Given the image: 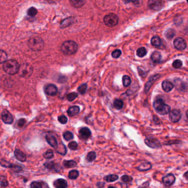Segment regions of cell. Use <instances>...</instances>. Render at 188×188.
Wrapping results in <instances>:
<instances>
[{
	"mask_svg": "<svg viewBox=\"0 0 188 188\" xmlns=\"http://www.w3.org/2000/svg\"><path fill=\"white\" fill-rule=\"evenodd\" d=\"M184 177H185L186 179L188 180V171L185 172L184 174Z\"/></svg>",
	"mask_w": 188,
	"mask_h": 188,
	"instance_id": "cell-53",
	"label": "cell"
},
{
	"mask_svg": "<svg viewBox=\"0 0 188 188\" xmlns=\"http://www.w3.org/2000/svg\"><path fill=\"white\" fill-rule=\"evenodd\" d=\"M174 45L177 50H183L186 48V42L182 38H177L174 40Z\"/></svg>",
	"mask_w": 188,
	"mask_h": 188,
	"instance_id": "cell-11",
	"label": "cell"
},
{
	"mask_svg": "<svg viewBox=\"0 0 188 188\" xmlns=\"http://www.w3.org/2000/svg\"><path fill=\"white\" fill-rule=\"evenodd\" d=\"M151 60L152 61L156 64H160L162 60V56L159 52L154 51L152 54Z\"/></svg>",
	"mask_w": 188,
	"mask_h": 188,
	"instance_id": "cell-22",
	"label": "cell"
},
{
	"mask_svg": "<svg viewBox=\"0 0 188 188\" xmlns=\"http://www.w3.org/2000/svg\"><path fill=\"white\" fill-rule=\"evenodd\" d=\"M186 117H187L188 119V110L186 111Z\"/></svg>",
	"mask_w": 188,
	"mask_h": 188,
	"instance_id": "cell-54",
	"label": "cell"
},
{
	"mask_svg": "<svg viewBox=\"0 0 188 188\" xmlns=\"http://www.w3.org/2000/svg\"><path fill=\"white\" fill-rule=\"evenodd\" d=\"M160 75H155L154 76H151L149 78V81L146 83V85H145V92L147 93L149 91V90L150 89V88L152 86V84H153L154 82L156 81L160 77Z\"/></svg>",
	"mask_w": 188,
	"mask_h": 188,
	"instance_id": "cell-16",
	"label": "cell"
},
{
	"mask_svg": "<svg viewBox=\"0 0 188 188\" xmlns=\"http://www.w3.org/2000/svg\"><path fill=\"white\" fill-rule=\"evenodd\" d=\"M175 31L172 29H169L168 30L166 31L165 33V35L166 37L168 39H171L175 35Z\"/></svg>",
	"mask_w": 188,
	"mask_h": 188,
	"instance_id": "cell-34",
	"label": "cell"
},
{
	"mask_svg": "<svg viewBox=\"0 0 188 188\" xmlns=\"http://www.w3.org/2000/svg\"><path fill=\"white\" fill-rule=\"evenodd\" d=\"M46 140L50 146L55 149L58 148V142L56 138L53 135H47L45 136Z\"/></svg>",
	"mask_w": 188,
	"mask_h": 188,
	"instance_id": "cell-15",
	"label": "cell"
},
{
	"mask_svg": "<svg viewBox=\"0 0 188 188\" xmlns=\"http://www.w3.org/2000/svg\"><path fill=\"white\" fill-rule=\"evenodd\" d=\"M96 153L95 152L91 151L86 156V160L88 162H92L93 161L96 160Z\"/></svg>",
	"mask_w": 188,
	"mask_h": 188,
	"instance_id": "cell-30",
	"label": "cell"
},
{
	"mask_svg": "<svg viewBox=\"0 0 188 188\" xmlns=\"http://www.w3.org/2000/svg\"><path fill=\"white\" fill-rule=\"evenodd\" d=\"M137 55L140 57H142L146 55L147 54V50L146 49L143 47L138 48L137 50Z\"/></svg>",
	"mask_w": 188,
	"mask_h": 188,
	"instance_id": "cell-33",
	"label": "cell"
},
{
	"mask_svg": "<svg viewBox=\"0 0 188 188\" xmlns=\"http://www.w3.org/2000/svg\"><path fill=\"white\" fill-rule=\"evenodd\" d=\"M145 142L147 146L152 149H157L161 146L160 141L157 139L153 138H146Z\"/></svg>",
	"mask_w": 188,
	"mask_h": 188,
	"instance_id": "cell-12",
	"label": "cell"
},
{
	"mask_svg": "<svg viewBox=\"0 0 188 188\" xmlns=\"http://www.w3.org/2000/svg\"><path fill=\"white\" fill-rule=\"evenodd\" d=\"M74 22V18L72 17L68 18L64 20L61 23V28H66Z\"/></svg>",
	"mask_w": 188,
	"mask_h": 188,
	"instance_id": "cell-27",
	"label": "cell"
},
{
	"mask_svg": "<svg viewBox=\"0 0 188 188\" xmlns=\"http://www.w3.org/2000/svg\"><path fill=\"white\" fill-rule=\"evenodd\" d=\"M68 147L69 149H70L71 150L75 151L78 149L79 145L76 141H72L68 145Z\"/></svg>",
	"mask_w": 188,
	"mask_h": 188,
	"instance_id": "cell-41",
	"label": "cell"
},
{
	"mask_svg": "<svg viewBox=\"0 0 188 188\" xmlns=\"http://www.w3.org/2000/svg\"><path fill=\"white\" fill-rule=\"evenodd\" d=\"M79 45L75 42L68 40L64 42L61 46L62 53L66 55H71L76 53L78 50Z\"/></svg>",
	"mask_w": 188,
	"mask_h": 188,
	"instance_id": "cell-3",
	"label": "cell"
},
{
	"mask_svg": "<svg viewBox=\"0 0 188 188\" xmlns=\"http://www.w3.org/2000/svg\"><path fill=\"white\" fill-rule=\"evenodd\" d=\"M44 166L46 168L48 169H50V170L54 169L55 168V167H56L55 163H53V161L46 162V163L44 164Z\"/></svg>",
	"mask_w": 188,
	"mask_h": 188,
	"instance_id": "cell-42",
	"label": "cell"
},
{
	"mask_svg": "<svg viewBox=\"0 0 188 188\" xmlns=\"http://www.w3.org/2000/svg\"><path fill=\"white\" fill-rule=\"evenodd\" d=\"M138 71L139 75H140L141 77H146V76H147V72L142 70H141V68H138Z\"/></svg>",
	"mask_w": 188,
	"mask_h": 188,
	"instance_id": "cell-51",
	"label": "cell"
},
{
	"mask_svg": "<svg viewBox=\"0 0 188 188\" xmlns=\"http://www.w3.org/2000/svg\"><path fill=\"white\" fill-rule=\"evenodd\" d=\"M70 2L74 7L80 8L85 4L86 0H70Z\"/></svg>",
	"mask_w": 188,
	"mask_h": 188,
	"instance_id": "cell-23",
	"label": "cell"
},
{
	"mask_svg": "<svg viewBox=\"0 0 188 188\" xmlns=\"http://www.w3.org/2000/svg\"><path fill=\"white\" fill-rule=\"evenodd\" d=\"M169 1H177V0H169Z\"/></svg>",
	"mask_w": 188,
	"mask_h": 188,
	"instance_id": "cell-55",
	"label": "cell"
},
{
	"mask_svg": "<svg viewBox=\"0 0 188 188\" xmlns=\"http://www.w3.org/2000/svg\"><path fill=\"white\" fill-rule=\"evenodd\" d=\"M9 185V182L6 178L1 175V187H6Z\"/></svg>",
	"mask_w": 188,
	"mask_h": 188,
	"instance_id": "cell-47",
	"label": "cell"
},
{
	"mask_svg": "<svg viewBox=\"0 0 188 188\" xmlns=\"http://www.w3.org/2000/svg\"><path fill=\"white\" fill-rule=\"evenodd\" d=\"M31 187L32 188H48L49 186L46 182L42 181H38L31 182Z\"/></svg>",
	"mask_w": 188,
	"mask_h": 188,
	"instance_id": "cell-21",
	"label": "cell"
},
{
	"mask_svg": "<svg viewBox=\"0 0 188 188\" xmlns=\"http://www.w3.org/2000/svg\"><path fill=\"white\" fill-rule=\"evenodd\" d=\"M186 1H187V2L188 3V0H186Z\"/></svg>",
	"mask_w": 188,
	"mask_h": 188,
	"instance_id": "cell-56",
	"label": "cell"
},
{
	"mask_svg": "<svg viewBox=\"0 0 188 188\" xmlns=\"http://www.w3.org/2000/svg\"><path fill=\"white\" fill-rule=\"evenodd\" d=\"M104 24L108 27H113L118 24L119 18L117 15L114 13H110L104 17Z\"/></svg>",
	"mask_w": 188,
	"mask_h": 188,
	"instance_id": "cell-6",
	"label": "cell"
},
{
	"mask_svg": "<svg viewBox=\"0 0 188 188\" xmlns=\"http://www.w3.org/2000/svg\"><path fill=\"white\" fill-rule=\"evenodd\" d=\"M148 6L154 11H160L164 6L163 0H149Z\"/></svg>",
	"mask_w": 188,
	"mask_h": 188,
	"instance_id": "cell-7",
	"label": "cell"
},
{
	"mask_svg": "<svg viewBox=\"0 0 188 188\" xmlns=\"http://www.w3.org/2000/svg\"><path fill=\"white\" fill-rule=\"evenodd\" d=\"M33 68L28 64H24L20 66V70L18 72V75L22 77H28L31 75L33 72Z\"/></svg>",
	"mask_w": 188,
	"mask_h": 188,
	"instance_id": "cell-5",
	"label": "cell"
},
{
	"mask_svg": "<svg viewBox=\"0 0 188 188\" xmlns=\"http://www.w3.org/2000/svg\"><path fill=\"white\" fill-rule=\"evenodd\" d=\"M162 89L166 92H169L171 91V90H173V88H174L173 84L171 82L167 81V80L164 81L162 82Z\"/></svg>",
	"mask_w": 188,
	"mask_h": 188,
	"instance_id": "cell-19",
	"label": "cell"
},
{
	"mask_svg": "<svg viewBox=\"0 0 188 188\" xmlns=\"http://www.w3.org/2000/svg\"><path fill=\"white\" fill-rule=\"evenodd\" d=\"M79 111H80V109L79 106H77V105L72 106V107H70L69 109H68V115L70 116H74L75 115L79 114Z\"/></svg>",
	"mask_w": 188,
	"mask_h": 188,
	"instance_id": "cell-20",
	"label": "cell"
},
{
	"mask_svg": "<svg viewBox=\"0 0 188 188\" xmlns=\"http://www.w3.org/2000/svg\"><path fill=\"white\" fill-rule=\"evenodd\" d=\"M151 44L156 48H160L162 45V40L160 37L155 36L152 38Z\"/></svg>",
	"mask_w": 188,
	"mask_h": 188,
	"instance_id": "cell-24",
	"label": "cell"
},
{
	"mask_svg": "<svg viewBox=\"0 0 188 188\" xmlns=\"http://www.w3.org/2000/svg\"><path fill=\"white\" fill-rule=\"evenodd\" d=\"M1 166H2V167H4L11 168L12 166V164L10 163V162H9L8 161H7V160H4L3 159H1Z\"/></svg>",
	"mask_w": 188,
	"mask_h": 188,
	"instance_id": "cell-45",
	"label": "cell"
},
{
	"mask_svg": "<svg viewBox=\"0 0 188 188\" xmlns=\"http://www.w3.org/2000/svg\"><path fill=\"white\" fill-rule=\"evenodd\" d=\"M91 134L92 133L90 129L86 127H82L79 131V135L80 138L84 140L88 139L91 136Z\"/></svg>",
	"mask_w": 188,
	"mask_h": 188,
	"instance_id": "cell-13",
	"label": "cell"
},
{
	"mask_svg": "<svg viewBox=\"0 0 188 188\" xmlns=\"http://www.w3.org/2000/svg\"><path fill=\"white\" fill-rule=\"evenodd\" d=\"M153 105L156 112L160 115H166L171 112V107L166 104L162 99L158 98L155 100Z\"/></svg>",
	"mask_w": 188,
	"mask_h": 188,
	"instance_id": "cell-2",
	"label": "cell"
},
{
	"mask_svg": "<svg viewBox=\"0 0 188 188\" xmlns=\"http://www.w3.org/2000/svg\"><path fill=\"white\" fill-rule=\"evenodd\" d=\"M45 92L47 95L50 96H55L57 94L58 90L55 84H47L44 88Z\"/></svg>",
	"mask_w": 188,
	"mask_h": 188,
	"instance_id": "cell-10",
	"label": "cell"
},
{
	"mask_svg": "<svg viewBox=\"0 0 188 188\" xmlns=\"http://www.w3.org/2000/svg\"><path fill=\"white\" fill-rule=\"evenodd\" d=\"M38 10L34 7H31L27 11V14L30 17H34L37 15Z\"/></svg>",
	"mask_w": 188,
	"mask_h": 188,
	"instance_id": "cell-39",
	"label": "cell"
},
{
	"mask_svg": "<svg viewBox=\"0 0 188 188\" xmlns=\"http://www.w3.org/2000/svg\"><path fill=\"white\" fill-rule=\"evenodd\" d=\"M53 186L57 188H66L68 187V182L64 179H58L54 181Z\"/></svg>",
	"mask_w": 188,
	"mask_h": 188,
	"instance_id": "cell-18",
	"label": "cell"
},
{
	"mask_svg": "<svg viewBox=\"0 0 188 188\" xmlns=\"http://www.w3.org/2000/svg\"><path fill=\"white\" fill-rule=\"evenodd\" d=\"M162 181L166 186H170L175 182V178L173 174H169L163 177Z\"/></svg>",
	"mask_w": 188,
	"mask_h": 188,
	"instance_id": "cell-14",
	"label": "cell"
},
{
	"mask_svg": "<svg viewBox=\"0 0 188 188\" xmlns=\"http://www.w3.org/2000/svg\"><path fill=\"white\" fill-rule=\"evenodd\" d=\"M132 178L127 175H124L121 178V180L124 182H130L132 181Z\"/></svg>",
	"mask_w": 188,
	"mask_h": 188,
	"instance_id": "cell-48",
	"label": "cell"
},
{
	"mask_svg": "<svg viewBox=\"0 0 188 188\" xmlns=\"http://www.w3.org/2000/svg\"><path fill=\"white\" fill-rule=\"evenodd\" d=\"M182 61L180 60H176L173 63V67L175 68H179L182 66Z\"/></svg>",
	"mask_w": 188,
	"mask_h": 188,
	"instance_id": "cell-46",
	"label": "cell"
},
{
	"mask_svg": "<svg viewBox=\"0 0 188 188\" xmlns=\"http://www.w3.org/2000/svg\"><path fill=\"white\" fill-rule=\"evenodd\" d=\"M87 84L86 83H84V84H82L81 85H80L78 88H77V90L79 91V92L81 94H84V93H86V91L87 90Z\"/></svg>",
	"mask_w": 188,
	"mask_h": 188,
	"instance_id": "cell-40",
	"label": "cell"
},
{
	"mask_svg": "<svg viewBox=\"0 0 188 188\" xmlns=\"http://www.w3.org/2000/svg\"><path fill=\"white\" fill-rule=\"evenodd\" d=\"M7 53L3 50L1 51V62L4 63L7 61Z\"/></svg>",
	"mask_w": 188,
	"mask_h": 188,
	"instance_id": "cell-49",
	"label": "cell"
},
{
	"mask_svg": "<svg viewBox=\"0 0 188 188\" xmlns=\"http://www.w3.org/2000/svg\"><path fill=\"white\" fill-rule=\"evenodd\" d=\"M119 178V177L117 175L115 174H110L104 177V180L107 182H115Z\"/></svg>",
	"mask_w": 188,
	"mask_h": 188,
	"instance_id": "cell-28",
	"label": "cell"
},
{
	"mask_svg": "<svg viewBox=\"0 0 188 188\" xmlns=\"http://www.w3.org/2000/svg\"><path fill=\"white\" fill-rule=\"evenodd\" d=\"M151 168L152 166L151 163L149 162H145V163L141 164L137 169L139 171H146L150 169Z\"/></svg>",
	"mask_w": 188,
	"mask_h": 188,
	"instance_id": "cell-25",
	"label": "cell"
},
{
	"mask_svg": "<svg viewBox=\"0 0 188 188\" xmlns=\"http://www.w3.org/2000/svg\"><path fill=\"white\" fill-rule=\"evenodd\" d=\"M169 117L171 122L177 123L182 118V113L179 110H173L171 112H169Z\"/></svg>",
	"mask_w": 188,
	"mask_h": 188,
	"instance_id": "cell-9",
	"label": "cell"
},
{
	"mask_svg": "<svg viewBox=\"0 0 188 188\" xmlns=\"http://www.w3.org/2000/svg\"><path fill=\"white\" fill-rule=\"evenodd\" d=\"M58 121L62 124H65L68 122V118L64 115H60L57 118Z\"/></svg>",
	"mask_w": 188,
	"mask_h": 188,
	"instance_id": "cell-43",
	"label": "cell"
},
{
	"mask_svg": "<svg viewBox=\"0 0 188 188\" xmlns=\"http://www.w3.org/2000/svg\"><path fill=\"white\" fill-rule=\"evenodd\" d=\"M121 54V51L120 50L117 49V50H115L112 52V56L113 58L117 59L120 56Z\"/></svg>",
	"mask_w": 188,
	"mask_h": 188,
	"instance_id": "cell-50",
	"label": "cell"
},
{
	"mask_svg": "<svg viewBox=\"0 0 188 188\" xmlns=\"http://www.w3.org/2000/svg\"><path fill=\"white\" fill-rule=\"evenodd\" d=\"M20 65L15 60H9L3 63V70L6 73L13 75L18 73Z\"/></svg>",
	"mask_w": 188,
	"mask_h": 188,
	"instance_id": "cell-1",
	"label": "cell"
},
{
	"mask_svg": "<svg viewBox=\"0 0 188 188\" xmlns=\"http://www.w3.org/2000/svg\"><path fill=\"white\" fill-rule=\"evenodd\" d=\"M11 169L13 170V171L16 172V173H19V172L23 171V167L21 165H20V164H12Z\"/></svg>",
	"mask_w": 188,
	"mask_h": 188,
	"instance_id": "cell-37",
	"label": "cell"
},
{
	"mask_svg": "<svg viewBox=\"0 0 188 188\" xmlns=\"http://www.w3.org/2000/svg\"><path fill=\"white\" fill-rule=\"evenodd\" d=\"M1 119L6 124H11L13 122V117L11 113L6 109L3 110L1 113Z\"/></svg>",
	"mask_w": 188,
	"mask_h": 188,
	"instance_id": "cell-8",
	"label": "cell"
},
{
	"mask_svg": "<svg viewBox=\"0 0 188 188\" xmlns=\"http://www.w3.org/2000/svg\"><path fill=\"white\" fill-rule=\"evenodd\" d=\"M27 123V120L24 118L20 119L18 120L17 121V127H23L25 125V123Z\"/></svg>",
	"mask_w": 188,
	"mask_h": 188,
	"instance_id": "cell-44",
	"label": "cell"
},
{
	"mask_svg": "<svg viewBox=\"0 0 188 188\" xmlns=\"http://www.w3.org/2000/svg\"><path fill=\"white\" fill-rule=\"evenodd\" d=\"M63 138L65 139V140L68 141L72 140L74 138V136H73V134L72 132L67 131L63 134Z\"/></svg>",
	"mask_w": 188,
	"mask_h": 188,
	"instance_id": "cell-35",
	"label": "cell"
},
{
	"mask_svg": "<svg viewBox=\"0 0 188 188\" xmlns=\"http://www.w3.org/2000/svg\"><path fill=\"white\" fill-rule=\"evenodd\" d=\"M53 156H54V153L52 149H48L43 154V156L45 159H51L53 157Z\"/></svg>",
	"mask_w": 188,
	"mask_h": 188,
	"instance_id": "cell-38",
	"label": "cell"
},
{
	"mask_svg": "<svg viewBox=\"0 0 188 188\" xmlns=\"http://www.w3.org/2000/svg\"><path fill=\"white\" fill-rule=\"evenodd\" d=\"M14 156L17 160L20 162H24L27 160V156L22 151L18 149H16L14 152Z\"/></svg>",
	"mask_w": 188,
	"mask_h": 188,
	"instance_id": "cell-17",
	"label": "cell"
},
{
	"mask_svg": "<svg viewBox=\"0 0 188 188\" xmlns=\"http://www.w3.org/2000/svg\"><path fill=\"white\" fill-rule=\"evenodd\" d=\"M28 45L31 50L38 51L42 50L44 47V42L40 37H32L28 40Z\"/></svg>",
	"mask_w": 188,
	"mask_h": 188,
	"instance_id": "cell-4",
	"label": "cell"
},
{
	"mask_svg": "<svg viewBox=\"0 0 188 188\" xmlns=\"http://www.w3.org/2000/svg\"><path fill=\"white\" fill-rule=\"evenodd\" d=\"M79 176V171L77 170H72L69 173L68 177L69 179L72 180L76 179Z\"/></svg>",
	"mask_w": 188,
	"mask_h": 188,
	"instance_id": "cell-31",
	"label": "cell"
},
{
	"mask_svg": "<svg viewBox=\"0 0 188 188\" xmlns=\"http://www.w3.org/2000/svg\"><path fill=\"white\" fill-rule=\"evenodd\" d=\"M131 83V80L129 76L125 75L123 77V83L124 87H128Z\"/></svg>",
	"mask_w": 188,
	"mask_h": 188,
	"instance_id": "cell-32",
	"label": "cell"
},
{
	"mask_svg": "<svg viewBox=\"0 0 188 188\" xmlns=\"http://www.w3.org/2000/svg\"><path fill=\"white\" fill-rule=\"evenodd\" d=\"M63 165L66 168H70L75 167L77 165V163L73 160H65L63 162Z\"/></svg>",
	"mask_w": 188,
	"mask_h": 188,
	"instance_id": "cell-26",
	"label": "cell"
},
{
	"mask_svg": "<svg viewBox=\"0 0 188 188\" xmlns=\"http://www.w3.org/2000/svg\"><path fill=\"white\" fill-rule=\"evenodd\" d=\"M128 2H131L134 3L135 5H139V1L138 0H129Z\"/></svg>",
	"mask_w": 188,
	"mask_h": 188,
	"instance_id": "cell-52",
	"label": "cell"
},
{
	"mask_svg": "<svg viewBox=\"0 0 188 188\" xmlns=\"http://www.w3.org/2000/svg\"><path fill=\"white\" fill-rule=\"evenodd\" d=\"M78 97V94L76 92H71L68 93L67 96L66 98L69 101H73L75 99L77 98Z\"/></svg>",
	"mask_w": 188,
	"mask_h": 188,
	"instance_id": "cell-36",
	"label": "cell"
},
{
	"mask_svg": "<svg viewBox=\"0 0 188 188\" xmlns=\"http://www.w3.org/2000/svg\"><path fill=\"white\" fill-rule=\"evenodd\" d=\"M114 107L116 109H121L123 107V102L121 99H116L114 101Z\"/></svg>",
	"mask_w": 188,
	"mask_h": 188,
	"instance_id": "cell-29",
	"label": "cell"
}]
</instances>
